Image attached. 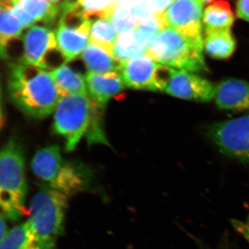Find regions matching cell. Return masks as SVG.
<instances>
[{
    "label": "cell",
    "instance_id": "cell-18",
    "mask_svg": "<svg viewBox=\"0 0 249 249\" xmlns=\"http://www.w3.org/2000/svg\"><path fill=\"white\" fill-rule=\"evenodd\" d=\"M50 73L61 97L72 94H88L85 77L68 65H60Z\"/></svg>",
    "mask_w": 249,
    "mask_h": 249
},
{
    "label": "cell",
    "instance_id": "cell-14",
    "mask_svg": "<svg viewBox=\"0 0 249 249\" xmlns=\"http://www.w3.org/2000/svg\"><path fill=\"white\" fill-rule=\"evenodd\" d=\"M85 79L90 99L102 108L111 98L121 92L125 86L119 71L104 74L88 72Z\"/></svg>",
    "mask_w": 249,
    "mask_h": 249
},
{
    "label": "cell",
    "instance_id": "cell-29",
    "mask_svg": "<svg viewBox=\"0 0 249 249\" xmlns=\"http://www.w3.org/2000/svg\"><path fill=\"white\" fill-rule=\"evenodd\" d=\"M6 218L1 214V219H0V227H1V243L4 241L7 236L9 231H8L7 223H6Z\"/></svg>",
    "mask_w": 249,
    "mask_h": 249
},
{
    "label": "cell",
    "instance_id": "cell-19",
    "mask_svg": "<svg viewBox=\"0 0 249 249\" xmlns=\"http://www.w3.org/2000/svg\"><path fill=\"white\" fill-rule=\"evenodd\" d=\"M148 46L139 40L134 30L121 34L113 49L114 58L120 62L146 53Z\"/></svg>",
    "mask_w": 249,
    "mask_h": 249
},
{
    "label": "cell",
    "instance_id": "cell-30",
    "mask_svg": "<svg viewBox=\"0 0 249 249\" xmlns=\"http://www.w3.org/2000/svg\"><path fill=\"white\" fill-rule=\"evenodd\" d=\"M19 0H1V7L8 10H12Z\"/></svg>",
    "mask_w": 249,
    "mask_h": 249
},
{
    "label": "cell",
    "instance_id": "cell-15",
    "mask_svg": "<svg viewBox=\"0 0 249 249\" xmlns=\"http://www.w3.org/2000/svg\"><path fill=\"white\" fill-rule=\"evenodd\" d=\"M235 16L227 1L219 0L206 6L203 14L204 34L213 31L231 29Z\"/></svg>",
    "mask_w": 249,
    "mask_h": 249
},
{
    "label": "cell",
    "instance_id": "cell-22",
    "mask_svg": "<svg viewBox=\"0 0 249 249\" xmlns=\"http://www.w3.org/2000/svg\"><path fill=\"white\" fill-rule=\"evenodd\" d=\"M25 29L19 18L11 10L1 7L0 17V40L1 52L4 51L9 44L17 40Z\"/></svg>",
    "mask_w": 249,
    "mask_h": 249
},
{
    "label": "cell",
    "instance_id": "cell-10",
    "mask_svg": "<svg viewBox=\"0 0 249 249\" xmlns=\"http://www.w3.org/2000/svg\"><path fill=\"white\" fill-rule=\"evenodd\" d=\"M164 92L187 101L206 103L214 100L216 85L196 73L172 68Z\"/></svg>",
    "mask_w": 249,
    "mask_h": 249
},
{
    "label": "cell",
    "instance_id": "cell-2",
    "mask_svg": "<svg viewBox=\"0 0 249 249\" xmlns=\"http://www.w3.org/2000/svg\"><path fill=\"white\" fill-rule=\"evenodd\" d=\"M27 191L22 147L11 139L0 154V206L6 219L17 222L24 215Z\"/></svg>",
    "mask_w": 249,
    "mask_h": 249
},
{
    "label": "cell",
    "instance_id": "cell-28",
    "mask_svg": "<svg viewBox=\"0 0 249 249\" xmlns=\"http://www.w3.org/2000/svg\"><path fill=\"white\" fill-rule=\"evenodd\" d=\"M146 0H115L116 6H126L129 7L137 6L144 2Z\"/></svg>",
    "mask_w": 249,
    "mask_h": 249
},
{
    "label": "cell",
    "instance_id": "cell-13",
    "mask_svg": "<svg viewBox=\"0 0 249 249\" xmlns=\"http://www.w3.org/2000/svg\"><path fill=\"white\" fill-rule=\"evenodd\" d=\"M25 29L37 22L50 26L58 22L60 7L48 0H19L12 9Z\"/></svg>",
    "mask_w": 249,
    "mask_h": 249
},
{
    "label": "cell",
    "instance_id": "cell-9",
    "mask_svg": "<svg viewBox=\"0 0 249 249\" xmlns=\"http://www.w3.org/2000/svg\"><path fill=\"white\" fill-rule=\"evenodd\" d=\"M55 55L64 58L57 45L55 32L44 26L29 28L23 37L22 62L44 70H53Z\"/></svg>",
    "mask_w": 249,
    "mask_h": 249
},
{
    "label": "cell",
    "instance_id": "cell-21",
    "mask_svg": "<svg viewBox=\"0 0 249 249\" xmlns=\"http://www.w3.org/2000/svg\"><path fill=\"white\" fill-rule=\"evenodd\" d=\"M89 37L91 43L99 46L113 54V49L118 37L110 19L100 18L93 21L90 27Z\"/></svg>",
    "mask_w": 249,
    "mask_h": 249
},
{
    "label": "cell",
    "instance_id": "cell-4",
    "mask_svg": "<svg viewBox=\"0 0 249 249\" xmlns=\"http://www.w3.org/2000/svg\"><path fill=\"white\" fill-rule=\"evenodd\" d=\"M203 49L178 31L166 28L152 39L146 54L160 65L198 73L206 70Z\"/></svg>",
    "mask_w": 249,
    "mask_h": 249
},
{
    "label": "cell",
    "instance_id": "cell-31",
    "mask_svg": "<svg viewBox=\"0 0 249 249\" xmlns=\"http://www.w3.org/2000/svg\"><path fill=\"white\" fill-rule=\"evenodd\" d=\"M49 2L52 3V4L55 6H59L62 4H63L67 0H48Z\"/></svg>",
    "mask_w": 249,
    "mask_h": 249
},
{
    "label": "cell",
    "instance_id": "cell-1",
    "mask_svg": "<svg viewBox=\"0 0 249 249\" xmlns=\"http://www.w3.org/2000/svg\"><path fill=\"white\" fill-rule=\"evenodd\" d=\"M8 91L18 109L37 119L52 114L61 98L50 72L22 61L10 65Z\"/></svg>",
    "mask_w": 249,
    "mask_h": 249
},
{
    "label": "cell",
    "instance_id": "cell-8",
    "mask_svg": "<svg viewBox=\"0 0 249 249\" xmlns=\"http://www.w3.org/2000/svg\"><path fill=\"white\" fill-rule=\"evenodd\" d=\"M203 6L200 0H175L164 16L167 28L178 31L204 49Z\"/></svg>",
    "mask_w": 249,
    "mask_h": 249
},
{
    "label": "cell",
    "instance_id": "cell-17",
    "mask_svg": "<svg viewBox=\"0 0 249 249\" xmlns=\"http://www.w3.org/2000/svg\"><path fill=\"white\" fill-rule=\"evenodd\" d=\"M203 45L210 56L217 60H226L232 56L237 43L231 29H226L204 34Z\"/></svg>",
    "mask_w": 249,
    "mask_h": 249
},
{
    "label": "cell",
    "instance_id": "cell-16",
    "mask_svg": "<svg viewBox=\"0 0 249 249\" xmlns=\"http://www.w3.org/2000/svg\"><path fill=\"white\" fill-rule=\"evenodd\" d=\"M82 58L88 72L104 74L119 71L121 62L110 52L94 44L88 45L82 53Z\"/></svg>",
    "mask_w": 249,
    "mask_h": 249
},
{
    "label": "cell",
    "instance_id": "cell-27",
    "mask_svg": "<svg viewBox=\"0 0 249 249\" xmlns=\"http://www.w3.org/2000/svg\"><path fill=\"white\" fill-rule=\"evenodd\" d=\"M236 14L240 19L249 22V0H237Z\"/></svg>",
    "mask_w": 249,
    "mask_h": 249
},
{
    "label": "cell",
    "instance_id": "cell-20",
    "mask_svg": "<svg viewBox=\"0 0 249 249\" xmlns=\"http://www.w3.org/2000/svg\"><path fill=\"white\" fill-rule=\"evenodd\" d=\"M0 249H47L37 240L28 223L10 231L1 243Z\"/></svg>",
    "mask_w": 249,
    "mask_h": 249
},
{
    "label": "cell",
    "instance_id": "cell-23",
    "mask_svg": "<svg viewBox=\"0 0 249 249\" xmlns=\"http://www.w3.org/2000/svg\"><path fill=\"white\" fill-rule=\"evenodd\" d=\"M83 12L89 20L91 19H110L116 6L115 0H78Z\"/></svg>",
    "mask_w": 249,
    "mask_h": 249
},
{
    "label": "cell",
    "instance_id": "cell-24",
    "mask_svg": "<svg viewBox=\"0 0 249 249\" xmlns=\"http://www.w3.org/2000/svg\"><path fill=\"white\" fill-rule=\"evenodd\" d=\"M110 20L119 34L134 30L138 25V22L129 6H118L111 16Z\"/></svg>",
    "mask_w": 249,
    "mask_h": 249
},
{
    "label": "cell",
    "instance_id": "cell-5",
    "mask_svg": "<svg viewBox=\"0 0 249 249\" xmlns=\"http://www.w3.org/2000/svg\"><path fill=\"white\" fill-rule=\"evenodd\" d=\"M54 111V131L65 140L66 151H73L89 130L92 102L88 94L68 95L60 98Z\"/></svg>",
    "mask_w": 249,
    "mask_h": 249
},
{
    "label": "cell",
    "instance_id": "cell-3",
    "mask_svg": "<svg viewBox=\"0 0 249 249\" xmlns=\"http://www.w3.org/2000/svg\"><path fill=\"white\" fill-rule=\"evenodd\" d=\"M68 196L44 185L28 209V224L46 249H55L65 229Z\"/></svg>",
    "mask_w": 249,
    "mask_h": 249
},
{
    "label": "cell",
    "instance_id": "cell-25",
    "mask_svg": "<svg viewBox=\"0 0 249 249\" xmlns=\"http://www.w3.org/2000/svg\"><path fill=\"white\" fill-rule=\"evenodd\" d=\"M175 0H147L149 12L152 15L163 14Z\"/></svg>",
    "mask_w": 249,
    "mask_h": 249
},
{
    "label": "cell",
    "instance_id": "cell-7",
    "mask_svg": "<svg viewBox=\"0 0 249 249\" xmlns=\"http://www.w3.org/2000/svg\"><path fill=\"white\" fill-rule=\"evenodd\" d=\"M209 135L222 153L249 162V114L213 124Z\"/></svg>",
    "mask_w": 249,
    "mask_h": 249
},
{
    "label": "cell",
    "instance_id": "cell-12",
    "mask_svg": "<svg viewBox=\"0 0 249 249\" xmlns=\"http://www.w3.org/2000/svg\"><path fill=\"white\" fill-rule=\"evenodd\" d=\"M217 107L233 112H249V83L228 79L216 85L214 97Z\"/></svg>",
    "mask_w": 249,
    "mask_h": 249
},
{
    "label": "cell",
    "instance_id": "cell-32",
    "mask_svg": "<svg viewBox=\"0 0 249 249\" xmlns=\"http://www.w3.org/2000/svg\"><path fill=\"white\" fill-rule=\"evenodd\" d=\"M200 1L203 3V4H207L212 2L214 0H200Z\"/></svg>",
    "mask_w": 249,
    "mask_h": 249
},
{
    "label": "cell",
    "instance_id": "cell-11",
    "mask_svg": "<svg viewBox=\"0 0 249 249\" xmlns=\"http://www.w3.org/2000/svg\"><path fill=\"white\" fill-rule=\"evenodd\" d=\"M91 21L80 26L58 24L55 31L59 50L69 62L83 53L89 42Z\"/></svg>",
    "mask_w": 249,
    "mask_h": 249
},
{
    "label": "cell",
    "instance_id": "cell-26",
    "mask_svg": "<svg viewBox=\"0 0 249 249\" xmlns=\"http://www.w3.org/2000/svg\"><path fill=\"white\" fill-rule=\"evenodd\" d=\"M232 227L249 243V216L245 220L232 219L231 220Z\"/></svg>",
    "mask_w": 249,
    "mask_h": 249
},
{
    "label": "cell",
    "instance_id": "cell-6",
    "mask_svg": "<svg viewBox=\"0 0 249 249\" xmlns=\"http://www.w3.org/2000/svg\"><path fill=\"white\" fill-rule=\"evenodd\" d=\"M171 69L154 61L145 53L121 62L119 73L129 88L164 92Z\"/></svg>",
    "mask_w": 249,
    "mask_h": 249
}]
</instances>
